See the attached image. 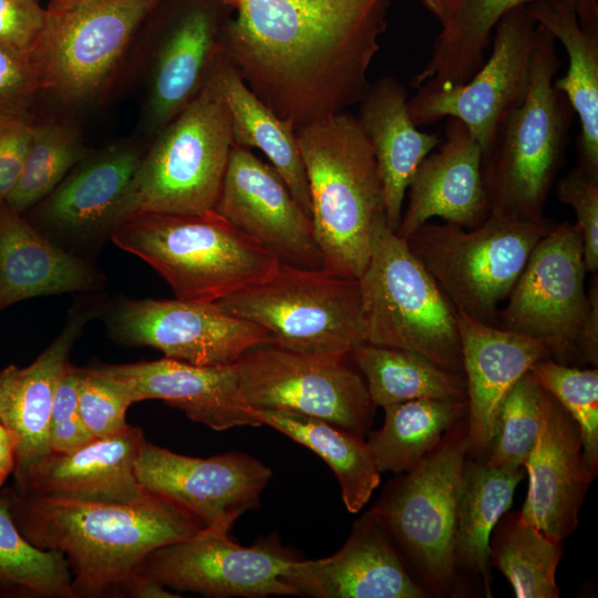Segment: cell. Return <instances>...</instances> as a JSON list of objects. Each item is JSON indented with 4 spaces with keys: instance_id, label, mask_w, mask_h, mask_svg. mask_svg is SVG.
<instances>
[{
    "instance_id": "cell-1",
    "label": "cell",
    "mask_w": 598,
    "mask_h": 598,
    "mask_svg": "<svg viewBox=\"0 0 598 598\" xmlns=\"http://www.w3.org/2000/svg\"><path fill=\"white\" fill-rule=\"evenodd\" d=\"M391 0H239L219 49L247 86L299 128L360 103Z\"/></svg>"
},
{
    "instance_id": "cell-2",
    "label": "cell",
    "mask_w": 598,
    "mask_h": 598,
    "mask_svg": "<svg viewBox=\"0 0 598 598\" xmlns=\"http://www.w3.org/2000/svg\"><path fill=\"white\" fill-rule=\"evenodd\" d=\"M0 491L20 534L64 555L76 598L130 597L151 551L204 528L185 508L152 493L132 503H102L29 494L13 485Z\"/></svg>"
},
{
    "instance_id": "cell-3",
    "label": "cell",
    "mask_w": 598,
    "mask_h": 598,
    "mask_svg": "<svg viewBox=\"0 0 598 598\" xmlns=\"http://www.w3.org/2000/svg\"><path fill=\"white\" fill-rule=\"evenodd\" d=\"M323 269L359 279L373 229L386 218L383 184L372 147L347 112L296 130Z\"/></svg>"
},
{
    "instance_id": "cell-4",
    "label": "cell",
    "mask_w": 598,
    "mask_h": 598,
    "mask_svg": "<svg viewBox=\"0 0 598 598\" xmlns=\"http://www.w3.org/2000/svg\"><path fill=\"white\" fill-rule=\"evenodd\" d=\"M561 62L538 24L528 92L498 123L482 155L489 215L539 219L568 140L573 109L554 86Z\"/></svg>"
},
{
    "instance_id": "cell-5",
    "label": "cell",
    "mask_w": 598,
    "mask_h": 598,
    "mask_svg": "<svg viewBox=\"0 0 598 598\" xmlns=\"http://www.w3.org/2000/svg\"><path fill=\"white\" fill-rule=\"evenodd\" d=\"M111 241L154 268L182 300L215 302L270 277L278 258L216 210L141 213Z\"/></svg>"
},
{
    "instance_id": "cell-6",
    "label": "cell",
    "mask_w": 598,
    "mask_h": 598,
    "mask_svg": "<svg viewBox=\"0 0 598 598\" xmlns=\"http://www.w3.org/2000/svg\"><path fill=\"white\" fill-rule=\"evenodd\" d=\"M358 280L365 342L413 351L463 373L457 310L386 218L373 229L370 258Z\"/></svg>"
},
{
    "instance_id": "cell-7",
    "label": "cell",
    "mask_w": 598,
    "mask_h": 598,
    "mask_svg": "<svg viewBox=\"0 0 598 598\" xmlns=\"http://www.w3.org/2000/svg\"><path fill=\"white\" fill-rule=\"evenodd\" d=\"M468 452L464 416L414 467L389 482L369 511L436 596L450 594L456 579V512Z\"/></svg>"
},
{
    "instance_id": "cell-8",
    "label": "cell",
    "mask_w": 598,
    "mask_h": 598,
    "mask_svg": "<svg viewBox=\"0 0 598 598\" xmlns=\"http://www.w3.org/2000/svg\"><path fill=\"white\" fill-rule=\"evenodd\" d=\"M230 117L210 74L189 104L166 126L132 179L124 216L215 210L230 150Z\"/></svg>"
},
{
    "instance_id": "cell-9",
    "label": "cell",
    "mask_w": 598,
    "mask_h": 598,
    "mask_svg": "<svg viewBox=\"0 0 598 598\" xmlns=\"http://www.w3.org/2000/svg\"><path fill=\"white\" fill-rule=\"evenodd\" d=\"M555 225L495 215L475 228L429 220L405 240L457 311L493 324L532 250Z\"/></svg>"
},
{
    "instance_id": "cell-10",
    "label": "cell",
    "mask_w": 598,
    "mask_h": 598,
    "mask_svg": "<svg viewBox=\"0 0 598 598\" xmlns=\"http://www.w3.org/2000/svg\"><path fill=\"white\" fill-rule=\"evenodd\" d=\"M231 316L266 328L281 348L350 355L365 342L359 280L279 264L266 280L218 301Z\"/></svg>"
},
{
    "instance_id": "cell-11",
    "label": "cell",
    "mask_w": 598,
    "mask_h": 598,
    "mask_svg": "<svg viewBox=\"0 0 598 598\" xmlns=\"http://www.w3.org/2000/svg\"><path fill=\"white\" fill-rule=\"evenodd\" d=\"M347 357L297 352L275 343L246 351L235 363L238 385L251 409L300 413L364 439L374 403Z\"/></svg>"
},
{
    "instance_id": "cell-12",
    "label": "cell",
    "mask_w": 598,
    "mask_h": 598,
    "mask_svg": "<svg viewBox=\"0 0 598 598\" xmlns=\"http://www.w3.org/2000/svg\"><path fill=\"white\" fill-rule=\"evenodd\" d=\"M163 0H97L52 14L30 54L41 91L66 102L96 95Z\"/></svg>"
},
{
    "instance_id": "cell-13",
    "label": "cell",
    "mask_w": 598,
    "mask_h": 598,
    "mask_svg": "<svg viewBox=\"0 0 598 598\" xmlns=\"http://www.w3.org/2000/svg\"><path fill=\"white\" fill-rule=\"evenodd\" d=\"M99 318L118 344L150 347L195 365L235 364L252 347L272 342L266 328L226 313L216 302L118 296L102 300Z\"/></svg>"
},
{
    "instance_id": "cell-14",
    "label": "cell",
    "mask_w": 598,
    "mask_h": 598,
    "mask_svg": "<svg viewBox=\"0 0 598 598\" xmlns=\"http://www.w3.org/2000/svg\"><path fill=\"white\" fill-rule=\"evenodd\" d=\"M538 24L526 6L506 12L497 22L487 61L465 83L446 87L423 83L408 100L416 126L442 117L461 120L483 151L503 116L525 99Z\"/></svg>"
},
{
    "instance_id": "cell-15",
    "label": "cell",
    "mask_w": 598,
    "mask_h": 598,
    "mask_svg": "<svg viewBox=\"0 0 598 598\" xmlns=\"http://www.w3.org/2000/svg\"><path fill=\"white\" fill-rule=\"evenodd\" d=\"M582 240L576 224H556L532 250L499 310L501 328L544 340L564 360L575 352L588 309Z\"/></svg>"
},
{
    "instance_id": "cell-16",
    "label": "cell",
    "mask_w": 598,
    "mask_h": 598,
    "mask_svg": "<svg viewBox=\"0 0 598 598\" xmlns=\"http://www.w3.org/2000/svg\"><path fill=\"white\" fill-rule=\"evenodd\" d=\"M293 559L272 542L244 547L226 530L203 528L189 538L151 551L137 574L179 592L264 598L295 595L282 579Z\"/></svg>"
},
{
    "instance_id": "cell-17",
    "label": "cell",
    "mask_w": 598,
    "mask_h": 598,
    "mask_svg": "<svg viewBox=\"0 0 598 598\" xmlns=\"http://www.w3.org/2000/svg\"><path fill=\"white\" fill-rule=\"evenodd\" d=\"M142 156L128 145L86 155L24 217L60 247L87 258L125 221V199Z\"/></svg>"
},
{
    "instance_id": "cell-18",
    "label": "cell",
    "mask_w": 598,
    "mask_h": 598,
    "mask_svg": "<svg viewBox=\"0 0 598 598\" xmlns=\"http://www.w3.org/2000/svg\"><path fill=\"white\" fill-rule=\"evenodd\" d=\"M135 474L144 489L185 508L204 528L229 532L241 514L259 504L272 471L241 452L193 457L145 440Z\"/></svg>"
},
{
    "instance_id": "cell-19",
    "label": "cell",
    "mask_w": 598,
    "mask_h": 598,
    "mask_svg": "<svg viewBox=\"0 0 598 598\" xmlns=\"http://www.w3.org/2000/svg\"><path fill=\"white\" fill-rule=\"evenodd\" d=\"M215 210L271 251L280 264L323 268L313 223L278 172L233 145Z\"/></svg>"
},
{
    "instance_id": "cell-20",
    "label": "cell",
    "mask_w": 598,
    "mask_h": 598,
    "mask_svg": "<svg viewBox=\"0 0 598 598\" xmlns=\"http://www.w3.org/2000/svg\"><path fill=\"white\" fill-rule=\"evenodd\" d=\"M101 303L94 293L74 302L60 333L32 363L0 371V423L19 439L12 472L17 485L51 453L48 429L56 386L75 342L99 318Z\"/></svg>"
},
{
    "instance_id": "cell-21",
    "label": "cell",
    "mask_w": 598,
    "mask_h": 598,
    "mask_svg": "<svg viewBox=\"0 0 598 598\" xmlns=\"http://www.w3.org/2000/svg\"><path fill=\"white\" fill-rule=\"evenodd\" d=\"M91 369L121 390L132 404L161 400L216 431L261 426L240 393L235 364L204 367L164 357Z\"/></svg>"
},
{
    "instance_id": "cell-22",
    "label": "cell",
    "mask_w": 598,
    "mask_h": 598,
    "mask_svg": "<svg viewBox=\"0 0 598 598\" xmlns=\"http://www.w3.org/2000/svg\"><path fill=\"white\" fill-rule=\"evenodd\" d=\"M524 468L528 489L522 519L563 543L578 525L579 509L596 475L586 461L577 423L548 391L538 436Z\"/></svg>"
},
{
    "instance_id": "cell-23",
    "label": "cell",
    "mask_w": 598,
    "mask_h": 598,
    "mask_svg": "<svg viewBox=\"0 0 598 598\" xmlns=\"http://www.w3.org/2000/svg\"><path fill=\"white\" fill-rule=\"evenodd\" d=\"M283 581L295 595L315 598H424L426 591L377 520L367 512L353 525L344 545L319 559L295 558Z\"/></svg>"
},
{
    "instance_id": "cell-24",
    "label": "cell",
    "mask_w": 598,
    "mask_h": 598,
    "mask_svg": "<svg viewBox=\"0 0 598 598\" xmlns=\"http://www.w3.org/2000/svg\"><path fill=\"white\" fill-rule=\"evenodd\" d=\"M467 389L468 456L485 461L496 413L514 384L550 355L538 338L476 320L457 311Z\"/></svg>"
},
{
    "instance_id": "cell-25",
    "label": "cell",
    "mask_w": 598,
    "mask_h": 598,
    "mask_svg": "<svg viewBox=\"0 0 598 598\" xmlns=\"http://www.w3.org/2000/svg\"><path fill=\"white\" fill-rule=\"evenodd\" d=\"M417 166L406 189L408 207L396 234L406 239L440 217L475 228L489 215L482 176V148L458 118L446 117L444 140Z\"/></svg>"
},
{
    "instance_id": "cell-26",
    "label": "cell",
    "mask_w": 598,
    "mask_h": 598,
    "mask_svg": "<svg viewBox=\"0 0 598 598\" xmlns=\"http://www.w3.org/2000/svg\"><path fill=\"white\" fill-rule=\"evenodd\" d=\"M144 441L142 429L130 424L72 452L51 451L21 484L13 486L29 494L87 502L141 501L150 494L135 474V460Z\"/></svg>"
},
{
    "instance_id": "cell-27",
    "label": "cell",
    "mask_w": 598,
    "mask_h": 598,
    "mask_svg": "<svg viewBox=\"0 0 598 598\" xmlns=\"http://www.w3.org/2000/svg\"><path fill=\"white\" fill-rule=\"evenodd\" d=\"M105 283L90 259L60 247L24 215L0 204V312L35 297L95 293Z\"/></svg>"
},
{
    "instance_id": "cell-28",
    "label": "cell",
    "mask_w": 598,
    "mask_h": 598,
    "mask_svg": "<svg viewBox=\"0 0 598 598\" xmlns=\"http://www.w3.org/2000/svg\"><path fill=\"white\" fill-rule=\"evenodd\" d=\"M368 138L383 184L389 227L396 233L406 189L420 163L441 143L417 130L408 110L405 85L384 76L370 84L357 117Z\"/></svg>"
},
{
    "instance_id": "cell-29",
    "label": "cell",
    "mask_w": 598,
    "mask_h": 598,
    "mask_svg": "<svg viewBox=\"0 0 598 598\" xmlns=\"http://www.w3.org/2000/svg\"><path fill=\"white\" fill-rule=\"evenodd\" d=\"M534 1L537 0H445L441 31L427 63L413 76V85L425 81L441 86L467 82L483 65L501 18ZM564 1L575 8L584 28L598 30V0Z\"/></svg>"
},
{
    "instance_id": "cell-30",
    "label": "cell",
    "mask_w": 598,
    "mask_h": 598,
    "mask_svg": "<svg viewBox=\"0 0 598 598\" xmlns=\"http://www.w3.org/2000/svg\"><path fill=\"white\" fill-rule=\"evenodd\" d=\"M220 22L205 7L186 11L161 43L153 68L148 115L166 126L203 87L219 51Z\"/></svg>"
},
{
    "instance_id": "cell-31",
    "label": "cell",
    "mask_w": 598,
    "mask_h": 598,
    "mask_svg": "<svg viewBox=\"0 0 598 598\" xmlns=\"http://www.w3.org/2000/svg\"><path fill=\"white\" fill-rule=\"evenodd\" d=\"M209 74L228 110L234 145L262 152L311 217L309 186L295 126L275 114L247 86L220 49Z\"/></svg>"
},
{
    "instance_id": "cell-32",
    "label": "cell",
    "mask_w": 598,
    "mask_h": 598,
    "mask_svg": "<svg viewBox=\"0 0 598 598\" xmlns=\"http://www.w3.org/2000/svg\"><path fill=\"white\" fill-rule=\"evenodd\" d=\"M526 9L567 53V72L554 80V86L580 121L579 165L598 174V30L584 28L575 8L564 0H537Z\"/></svg>"
},
{
    "instance_id": "cell-33",
    "label": "cell",
    "mask_w": 598,
    "mask_h": 598,
    "mask_svg": "<svg viewBox=\"0 0 598 598\" xmlns=\"http://www.w3.org/2000/svg\"><path fill=\"white\" fill-rule=\"evenodd\" d=\"M525 474V468L502 471L468 455L464 464L456 512L455 565L456 569L478 575L488 597L491 534L511 508L515 489Z\"/></svg>"
},
{
    "instance_id": "cell-34",
    "label": "cell",
    "mask_w": 598,
    "mask_h": 598,
    "mask_svg": "<svg viewBox=\"0 0 598 598\" xmlns=\"http://www.w3.org/2000/svg\"><path fill=\"white\" fill-rule=\"evenodd\" d=\"M261 425H268L310 448L336 474L342 501L350 513H358L380 484L371 451L363 439L327 421L300 413L251 409Z\"/></svg>"
},
{
    "instance_id": "cell-35",
    "label": "cell",
    "mask_w": 598,
    "mask_h": 598,
    "mask_svg": "<svg viewBox=\"0 0 598 598\" xmlns=\"http://www.w3.org/2000/svg\"><path fill=\"white\" fill-rule=\"evenodd\" d=\"M375 406L416 400H467L463 373L447 371L420 353L368 342L350 352Z\"/></svg>"
},
{
    "instance_id": "cell-36",
    "label": "cell",
    "mask_w": 598,
    "mask_h": 598,
    "mask_svg": "<svg viewBox=\"0 0 598 598\" xmlns=\"http://www.w3.org/2000/svg\"><path fill=\"white\" fill-rule=\"evenodd\" d=\"M383 425L367 444L380 473L414 467L467 414V400L416 399L383 408Z\"/></svg>"
},
{
    "instance_id": "cell-37",
    "label": "cell",
    "mask_w": 598,
    "mask_h": 598,
    "mask_svg": "<svg viewBox=\"0 0 598 598\" xmlns=\"http://www.w3.org/2000/svg\"><path fill=\"white\" fill-rule=\"evenodd\" d=\"M561 555V542L523 520L519 512H506L491 534L489 566L504 575L517 598H557Z\"/></svg>"
},
{
    "instance_id": "cell-38",
    "label": "cell",
    "mask_w": 598,
    "mask_h": 598,
    "mask_svg": "<svg viewBox=\"0 0 598 598\" xmlns=\"http://www.w3.org/2000/svg\"><path fill=\"white\" fill-rule=\"evenodd\" d=\"M0 596L76 598L66 558L61 551L33 546L12 520L0 491Z\"/></svg>"
},
{
    "instance_id": "cell-39",
    "label": "cell",
    "mask_w": 598,
    "mask_h": 598,
    "mask_svg": "<svg viewBox=\"0 0 598 598\" xmlns=\"http://www.w3.org/2000/svg\"><path fill=\"white\" fill-rule=\"evenodd\" d=\"M86 156L76 130L65 122L35 123L21 175L6 203L24 215Z\"/></svg>"
},
{
    "instance_id": "cell-40",
    "label": "cell",
    "mask_w": 598,
    "mask_h": 598,
    "mask_svg": "<svg viewBox=\"0 0 598 598\" xmlns=\"http://www.w3.org/2000/svg\"><path fill=\"white\" fill-rule=\"evenodd\" d=\"M546 392L530 370L514 384L496 413L486 465L509 472L524 468L542 425Z\"/></svg>"
},
{
    "instance_id": "cell-41",
    "label": "cell",
    "mask_w": 598,
    "mask_h": 598,
    "mask_svg": "<svg viewBox=\"0 0 598 598\" xmlns=\"http://www.w3.org/2000/svg\"><path fill=\"white\" fill-rule=\"evenodd\" d=\"M536 381L547 390L577 423L584 454L591 472L598 468V371L567 367L543 359L530 369Z\"/></svg>"
},
{
    "instance_id": "cell-42",
    "label": "cell",
    "mask_w": 598,
    "mask_h": 598,
    "mask_svg": "<svg viewBox=\"0 0 598 598\" xmlns=\"http://www.w3.org/2000/svg\"><path fill=\"white\" fill-rule=\"evenodd\" d=\"M76 390L81 419L94 439L112 436L130 425L125 419L132 405L128 398L91 368H78Z\"/></svg>"
},
{
    "instance_id": "cell-43",
    "label": "cell",
    "mask_w": 598,
    "mask_h": 598,
    "mask_svg": "<svg viewBox=\"0 0 598 598\" xmlns=\"http://www.w3.org/2000/svg\"><path fill=\"white\" fill-rule=\"evenodd\" d=\"M557 196L569 205L577 216L585 267L588 272L598 270V174L578 165L558 183Z\"/></svg>"
},
{
    "instance_id": "cell-44",
    "label": "cell",
    "mask_w": 598,
    "mask_h": 598,
    "mask_svg": "<svg viewBox=\"0 0 598 598\" xmlns=\"http://www.w3.org/2000/svg\"><path fill=\"white\" fill-rule=\"evenodd\" d=\"M76 386L78 368L70 363L59 381L50 413L48 439L53 452H72L94 440L81 419Z\"/></svg>"
},
{
    "instance_id": "cell-45",
    "label": "cell",
    "mask_w": 598,
    "mask_h": 598,
    "mask_svg": "<svg viewBox=\"0 0 598 598\" xmlns=\"http://www.w3.org/2000/svg\"><path fill=\"white\" fill-rule=\"evenodd\" d=\"M48 19L49 11L38 0H0V43L30 56Z\"/></svg>"
},
{
    "instance_id": "cell-46",
    "label": "cell",
    "mask_w": 598,
    "mask_h": 598,
    "mask_svg": "<svg viewBox=\"0 0 598 598\" xmlns=\"http://www.w3.org/2000/svg\"><path fill=\"white\" fill-rule=\"evenodd\" d=\"M34 125L28 112L0 115V204L21 175Z\"/></svg>"
},
{
    "instance_id": "cell-47",
    "label": "cell",
    "mask_w": 598,
    "mask_h": 598,
    "mask_svg": "<svg viewBox=\"0 0 598 598\" xmlns=\"http://www.w3.org/2000/svg\"><path fill=\"white\" fill-rule=\"evenodd\" d=\"M40 91L30 56L0 43V115L27 112Z\"/></svg>"
},
{
    "instance_id": "cell-48",
    "label": "cell",
    "mask_w": 598,
    "mask_h": 598,
    "mask_svg": "<svg viewBox=\"0 0 598 598\" xmlns=\"http://www.w3.org/2000/svg\"><path fill=\"white\" fill-rule=\"evenodd\" d=\"M588 309L576 341L575 352H579L582 359L597 365L598 362V282L597 276L589 285Z\"/></svg>"
},
{
    "instance_id": "cell-49",
    "label": "cell",
    "mask_w": 598,
    "mask_h": 598,
    "mask_svg": "<svg viewBox=\"0 0 598 598\" xmlns=\"http://www.w3.org/2000/svg\"><path fill=\"white\" fill-rule=\"evenodd\" d=\"M18 443V436L0 423V488L13 472Z\"/></svg>"
},
{
    "instance_id": "cell-50",
    "label": "cell",
    "mask_w": 598,
    "mask_h": 598,
    "mask_svg": "<svg viewBox=\"0 0 598 598\" xmlns=\"http://www.w3.org/2000/svg\"><path fill=\"white\" fill-rule=\"evenodd\" d=\"M93 1L97 0H50L47 10L52 14H56Z\"/></svg>"
},
{
    "instance_id": "cell-51",
    "label": "cell",
    "mask_w": 598,
    "mask_h": 598,
    "mask_svg": "<svg viewBox=\"0 0 598 598\" xmlns=\"http://www.w3.org/2000/svg\"><path fill=\"white\" fill-rule=\"evenodd\" d=\"M423 6L433 13L439 20L444 12L445 0H421Z\"/></svg>"
},
{
    "instance_id": "cell-52",
    "label": "cell",
    "mask_w": 598,
    "mask_h": 598,
    "mask_svg": "<svg viewBox=\"0 0 598 598\" xmlns=\"http://www.w3.org/2000/svg\"><path fill=\"white\" fill-rule=\"evenodd\" d=\"M214 1L231 7L233 9H236L239 3V0H214Z\"/></svg>"
}]
</instances>
